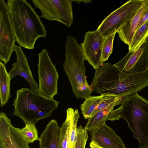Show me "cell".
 <instances>
[{
    "mask_svg": "<svg viewBox=\"0 0 148 148\" xmlns=\"http://www.w3.org/2000/svg\"><path fill=\"white\" fill-rule=\"evenodd\" d=\"M7 4L16 41L21 47L34 49L37 40L47 35L40 17L26 0H9Z\"/></svg>",
    "mask_w": 148,
    "mask_h": 148,
    "instance_id": "cell-1",
    "label": "cell"
},
{
    "mask_svg": "<svg viewBox=\"0 0 148 148\" xmlns=\"http://www.w3.org/2000/svg\"><path fill=\"white\" fill-rule=\"evenodd\" d=\"M13 105V114L25 123L36 125L39 120L51 116L57 108L59 102L41 94L32 89L22 88L16 91Z\"/></svg>",
    "mask_w": 148,
    "mask_h": 148,
    "instance_id": "cell-2",
    "label": "cell"
},
{
    "mask_svg": "<svg viewBox=\"0 0 148 148\" xmlns=\"http://www.w3.org/2000/svg\"><path fill=\"white\" fill-rule=\"evenodd\" d=\"M65 49L63 68L73 92L77 99H86L91 96L92 91L86 78L85 59L81 46L75 37L70 35L67 37Z\"/></svg>",
    "mask_w": 148,
    "mask_h": 148,
    "instance_id": "cell-3",
    "label": "cell"
},
{
    "mask_svg": "<svg viewBox=\"0 0 148 148\" xmlns=\"http://www.w3.org/2000/svg\"><path fill=\"white\" fill-rule=\"evenodd\" d=\"M121 106L113 110L108 121L123 118L134 135L143 137L148 135V100L137 93L124 97L120 102Z\"/></svg>",
    "mask_w": 148,
    "mask_h": 148,
    "instance_id": "cell-4",
    "label": "cell"
},
{
    "mask_svg": "<svg viewBox=\"0 0 148 148\" xmlns=\"http://www.w3.org/2000/svg\"><path fill=\"white\" fill-rule=\"evenodd\" d=\"M41 11V17L49 21H57L69 28L73 21V0H32Z\"/></svg>",
    "mask_w": 148,
    "mask_h": 148,
    "instance_id": "cell-5",
    "label": "cell"
},
{
    "mask_svg": "<svg viewBox=\"0 0 148 148\" xmlns=\"http://www.w3.org/2000/svg\"><path fill=\"white\" fill-rule=\"evenodd\" d=\"M144 0H130L123 4L106 17L97 28L106 38L116 33L135 14Z\"/></svg>",
    "mask_w": 148,
    "mask_h": 148,
    "instance_id": "cell-6",
    "label": "cell"
},
{
    "mask_svg": "<svg viewBox=\"0 0 148 148\" xmlns=\"http://www.w3.org/2000/svg\"><path fill=\"white\" fill-rule=\"evenodd\" d=\"M38 92L46 97L53 98L58 94V73L46 49L38 53Z\"/></svg>",
    "mask_w": 148,
    "mask_h": 148,
    "instance_id": "cell-7",
    "label": "cell"
},
{
    "mask_svg": "<svg viewBox=\"0 0 148 148\" xmlns=\"http://www.w3.org/2000/svg\"><path fill=\"white\" fill-rule=\"evenodd\" d=\"M119 71L120 80L127 75L142 72L148 68V36L136 50L129 51L114 64Z\"/></svg>",
    "mask_w": 148,
    "mask_h": 148,
    "instance_id": "cell-8",
    "label": "cell"
},
{
    "mask_svg": "<svg viewBox=\"0 0 148 148\" xmlns=\"http://www.w3.org/2000/svg\"><path fill=\"white\" fill-rule=\"evenodd\" d=\"M16 41L7 3L0 0V59L5 64L10 61Z\"/></svg>",
    "mask_w": 148,
    "mask_h": 148,
    "instance_id": "cell-9",
    "label": "cell"
},
{
    "mask_svg": "<svg viewBox=\"0 0 148 148\" xmlns=\"http://www.w3.org/2000/svg\"><path fill=\"white\" fill-rule=\"evenodd\" d=\"M104 38L97 29L85 34L81 44L85 60L96 70L103 63L101 61L102 48Z\"/></svg>",
    "mask_w": 148,
    "mask_h": 148,
    "instance_id": "cell-10",
    "label": "cell"
},
{
    "mask_svg": "<svg viewBox=\"0 0 148 148\" xmlns=\"http://www.w3.org/2000/svg\"><path fill=\"white\" fill-rule=\"evenodd\" d=\"M19 129L11 124L3 112L0 114V148H29Z\"/></svg>",
    "mask_w": 148,
    "mask_h": 148,
    "instance_id": "cell-11",
    "label": "cell"
},
{
    "mask_svg": "<svg viewBox=\"0 0 148 148\" xmlns=\"http://www.w3.org/2000/svg\"><path fill=\"white\" fill-rule=\"evenodd\" d=\"M91 141L104 148H126L122 140L106 123L90 131Z\"/></svg>",
    "mask_w": 148,
    "mask_h": 148,
    "instance_id": "cell-12",
    "label": "cell"
},
{
    "mask_svg": "<svg viewBox=\"0 0 148 148\" xmlns=\"http://www.w3.org/2000/svg\"><path fill=\"white\" fill-rule=\"evenodd\" d=\"M14 51L16 54L17 60L12 64V67L8 73L11 79L18 75H20L29 83L31 89L38 92V84L34 78L26 56L21 47L15 45Z\"/></svg>",
    "mask_w": 148,
    "mask_h": 148,
    "instance_id": "cell-13",
    "label": "cell"
},
{
    "mask_svg": "<svg viewBox=\"0 0 148 148\" xmlns=\"http://www.w3.org/2000/svg\"><path fill=\"white\" fill-rule=\"evenodd\" d=\"M148 8V0H144L134 16L127 21L117 32L120 40L128 46L131 43L143 14Z\"/></svg>",
    "mask_w": 148,
    "mask_h": 148,
    "instance_id": "cell-14",
    "label": "cell"
},
{
    "mask_svg": "<svg viewBox=\"0 0 148 148\" xmlns=\"http://www.w3.org/2000/svg\"><path fill=\"white\" fill-rule=\"evenodd\" d=\"M61 130L57 121L51 120L39 137V148H59Z\"/></svg>",
    "mask_w": 148,
    "mask_h": 148,
    "instance_id": "cell-15",
    "label": "cell"
},
{
    "mask_svg": "<svg viewBox=\"0 0 148 148\" xmlns=\"http://www.w3.org/2000/svg\"><path fill=\"white\" fill-rule=\"evenodd\" d=\"M122 99L113 102L106 108L90 118L84 128L87 131L90 132L106 123V120L109 116L110 113L113 110L114 107L116 106L120 105V102Z\"/></svg>",
    "mask_w": 148,
    "mask_h": 148,
    "instance_id": "cell-16",
    "label": "cell"
},
{
    "mask_svg": "<svg viewBox=\"0 0 148 148\" xmlns=\"http://www.w3.org/2000/svg\"><path fill=\"white\" fill-rule=\"evenodd\" d=\"M11 79L5 64L0 63V98L1 106L3 107L11 97L10 94Z\"/></svg>",
    "mask_w": 148,
    "mask_h": 148,
    "instance_id": "cell-17",
    "label": "cell"
},
{
    "mask_svg": "<svg viewBox=\"0 0 148 148\" xmlns=\"http://www.w3.org/2000/svg\"><path fill=\"white\" fill-rule=\"evenodd\" d=\"M74 110L71 108L66 110V119L61 127L59 148H68L71 121Z\"/></svg>",
    "mask_w": 148,
    "mask_h": 148,
    "instance_id": "cell-18",
    "label": "cell"
},
{
    "mask_svg": "<svg viewBox=\"0 0 148 148\" xmlns=\"http://www.w3.org/2000/svg\"><path fill=\"white\" fill-rule=\"evenodd\" d=\"M103 95L92 96L85 99L81 105L82 113L85 119H88L93 115L102 99Z\"/></svg>",
    "mask_w": 148,
    "mask_h": 148,
    "instance_id": "cell-19",
    "label": "cell"
},
{
    "mask_svg": "<svg viewBox=\"0 0 148 148\" xmlns=\"http://www.w3.org/2000/svg\"><path fill=\"white\" fill-rule=\"evenodd\" d=\"M148 36V19L135 32L131 45L128 46L129 51L137 49Z\"/></svg>",
    "mask_w": 148,
    "mask_h": 148,
    "instance_id": "cell-20",
    "label": "cell"
},
{
    "mask_svg": "<svg viewBox=\"0 0 148 148\" xmlns=\"http://www.w3.org/2000/svg\"><path fill=\"white\" fill-rule=\"evenodd\" d=\"M25 126L19 130L25 139L29 144L33 143L35 140H38V132L35 125L32 124L25 123Z\"/></svg>",
    "mask_w": 148,
    "mask_h": 148,
    "instance_id": "cell-21",
    "label": "cell"
},
{
    "mask_svg": "<svg viewBox=\"0 0 148 148\" xmlns=\"http://www.w3.org/2000/svg\"><path fill=\"white\" fill-rule=\"evenodd\" d=\"M79 118L78 110L76 109L73 111L71 119L68 148L75 145L77 138V124Z\"/></svg>",
    "mask_w": 148,
    "mask_h": 148,
    "instance_id": "cell-22",
    "label": "cell"
},
{
    "mask_svg": "<svg viewBox=\"0 0 148 148\" xmlns=\"http://www.w3.org/2000/svg\"><path fill=\"white\" fill-rule=\"evenodd\" d=\"M116 34L114 33L104 38L102 48L101 61L103 63L108 59L112 52L113 41Z\"/></svg>",
    "mask_w": 148,
    "mask_h": 148,
    "instance_id": "cell-23",
    "label": "cell"
},
{
    "mask_svg": "<svg viewBox=\"0 0 148 148\" xmlns=\"http://www.w3.org/2000/svg\"><path fill=\"white\" fill-rule=\"evenodd\" d=\"M77 138L75 148H85L88 136L87 130L81 125L77 128Z\"/></svg>",
    "mask_w": 148,
    "mask_h": 148,
    "instance_id": "cell-24",
    "label": "cell"
},
{
    "mask_svg": "<svg viewBox=\"0 0 148 148\" xmlns=\"http://www.w3.org/2000/svg\"><path fill=\"white\" fill-rule=\"evenodd\" d=\"M148 19V8L143 14L140 20L137 30Z\"/></svg>",
    "mask_w": 148,
    "mask_h": 148,
    "instance_id": "cell-25",
    "label": "cell"
},
{
    "mask_svg": "<svg viewBox=\"0 0 148 148\" xmlns=\"http://www.w3.org/2000/svg\"><path fill=\"white\" fill-rule=\"evenodd\" d=\"M89 145L91 148H104L93 141H91Z\"/></svg>",
    "mask_w": 148,
    "mask_h": 148,
    "instance_id": "cell-26",
    "label": "cell"
},
{
    "mask_svg": "<svg viewBox=\"0 0 148 148\" xmlns=\"http://www.w3.org/2000/svg\"><path fill=\"white\" fill-rule=\"evenodd\" d=\"M73 1L76 2L77 3H80L82 2H83L86 3H91L92 1L91 0H73Z\"/></svg>",
    "mask_w": 148,
    "mask_h": 148,
    "instance_id": "cell-27",
    "label": "cell"
},
{
    "mask_svg": "<svg viewBox=\"0 0 148 148\" xmlns=\"http://www.w3.org/2000/svg\"><path fill=\"white\" fill-rule=\"evenodd\" d=\"M75 145L74 146H73L72 147H71V148H75Z\"/></svg>",
    "mask_w": 148,
    "mask_h": 148,
    "instance_id": "cell-28",
    "label": "cell"
}]
</instances>
